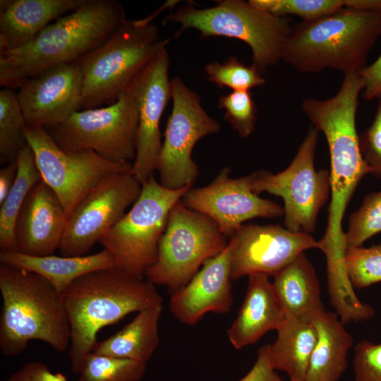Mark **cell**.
Listing matches in <instances>:
<instances>
[{"mask_svg": "<svg viewBox=\"0 0 381 381\" xmlns=\"http://www.w3.org/2000/svg\"><path fill=\"white\" fill-rule=\"evenodd\" d=\"M0 262L38 274L63 293L75 279L95 271L116 267L111 253L104 248L83 256H31L17 251L1 250Z\"/></svg>", "mask_w": 381, "mask_h": 381, "instance_id": "23", "label": "cell"}, {"mask_svg": "<svg viewBox=\"0 0 381 381\" xmlns=\"http://www.w3.org/2000/svg\"><path fill=\"white\" fill-rule=\"evenodd\" d=\"M358 73L363 83L362 98L370 101L381 96V54L373 63L366 65Z\"/></svg>", "mask_w": 381, "mask_h": 381, "instance_id": "39", "label": "cell"}, {"mask_svg": "<svg viewBox=\"0 0 381 381\" xmlns=\"http://www.w3.org/2000/svg\"><path fill=\"white\" fill-rule=\"evenodd\" d=\"M137 104L125 91L109 105L81 109L47 131L66 152L92 150L114 163H133L136 155Z\"/></svg>", "mask_w": 381, "mask_h": 381, "instance_id": "11", "label": "cell"}, {"mask_svg": "<svg viewBox=\"0 0 381 381\" xmlns=\"http://www.w3.org/2000/svg\"><path fill=\"white\" fill-rule=\"evenodd\" d=\"M82 85L75 62L56 65L25 80L17 96L26 125L48 130L81 110Z\"/></svg>", "mask_w": 381, "mask_h": 381, "instance_id": "18", "label": "cell"}, {"mask_svg": "<svg viewBox=\"0 0 381 381\" xmlns=\"http://www.w3.org/2000/svg\"><path fill=\"white\" fill-rule=\"evenodd\" d=\"M319 131L312 124L290 164L277 174L260 170L253 173L252 189L281 197L284 226L310 234L316 229L320 210L331 195L329 170H316L314 160Z\"/></svg>", "mask_w": 381, "mask_h": 381, "instance_id": "10", "label": "cell"}, {"mask_svg": "<svg viewBox=\"0 0 381 381\" xmlns=\"http://www.w3.org/2000/svg\"><path fill=\"white\" fill-rule=\"evenodd\" d=\"M228 242L212 219L189 209L180 200L169 214L156 261L145 273L146 279L155 286H167L172 294L207 260L222 253Z\"/></svg>", "mask_w": 381, "mask_h": 381, "instance_id": "8", "label": "cell"}, {"mask_svg": "<svg viewBox=\"0 0 381 381\" xmlns=\"http://www.w3.org/2000/svg\"><path fill=\"white\" fill-rule=\"evenodd\" d=\"M169 68L166 46L152 57L126 90L135 99L138 111L136 155L131 172L141 184L157 169L162 145L159 123L171 98Z\"/></svg>", "mask_w": 381, "mask_h": 381, "instance_id": "15", "label": "cell"}, {"mask_svg": "<svg viewBox=\"0 0 381 381\" xmlns=\"http://www.w3.org/2000/svg\"><path fill=\"white\" fill-rule=\"evenodd\" d=\"M26 121L17 93L12 89L0 91V161L9 163L17 159L26 144L24 128Z\"/></svg>", "mask_w": 381, "mask_h": 381, "instance_id": "29", "label": "cell"}, {"mask_svg": "<svg viewBox=\"0 0 381 381\" xmlns=\"http://www.w3.org/2000/svg\"><path fill=\"white\" fill-rule=\"evenodd\" d=\"M381 232V190L373 192L349 217L344 241L346 251L363 246V243Z\"/></svg>", "mask_w": 381, "mask_h": 381, "instance_id": "31", "label": "cell"}, {"mask_svg": "<svg viewBox=\"0 0 381 381\" xmlns=\"http://www.w3.org/2000/svg\"><path fill=\"white\" fill-rule=\"evenodd\" d=\"M381 37V12L344 8L291 29L282 60L301 73L359 72Z\"/></svg>", "mask_w": 381, "mask_h": 381, "instance_id": "5", "label": "cell"}, {"mask_svg": "<svg viewBox=\"0 0 381 381\" xmlns=\"http://www.w3.org/2000/svg\"><path fill=\"white\" fill-rule=\"evenodd\" d=\"M190 188H165L154 175L142 183L132 207L99 241L113 255L116 267L136 277L145 275L156 261L171 210Z\"/></svg>", "mask_w": 381, "mask_h": 381, "instance_id": "9", "label": "cell"}, {"mask_svg": "<svg viewBox=\"0 0 381 381\" xmlns=\"http://www.w3.org/2000/svg\"><path fill=\"white\" fill-rule=\"evenodd\" d=\"M268 275H249L243 302L227 330L228 339L236 349L256 343L271 330H277L287 315Z\"/></svg>", "mask_w": 381, "mask_h": 381, "instance_id": "21", "label": "cell"}, {"mask_svg": "<svg viewBox=\"0 0 381 381\" xmlns=\"http://www.w3.org/2000/svg\"><path fill=\"white\" fill-rule=\"evenodd\" d=\"M217 106L226 121L241 138L250 135L255 126L257 107L250 90H235L222 95Z\"/></svg>", "mask_w": 381, "mask_h": 381, "instance_id": "35", "label": "cell"}, {"mask_svg": "<svg viewBox=\"0 0 381 381\" xmlns=\"http://www.w3.org/2000/svg\"><path fill=\"white\" fill-rule=\"evenodd\" d=\"M66 221L60 200L42 180L31 189L17 216L16 251L31 256L52 255L59 248Z\"/></svg>", "mask_w": 381, "mask_h": 381, "instance_id": "20", "label": "cell"}, {"mask_svg": "<svg viewBox=\"0 0 381 381\" xmlns=\"http://www.w3.org/2000/svg\"><path fill=\"white\" fill-rule=\"evenodd\" d=\"M273 277L276 294L287 316L313 322L325 310L315 270L304 252Z\"/></svg>", "mask_w": 381, "mask_h": 381, "instance_id": "24", "label": "cell"}, {"mask_svg": "<svg viewBox=\"0 0 381 381\" xmlns=\"http://www.w3.org/2000/svg\"><path fill=\"white\" fill-rule=\"evenodd\" d=\"M167 43L156 25L126 20L103 44L75 62L83 78L81 109L114 103Z\"/></svg>", "mask_w": 381, "mask_h": 381, "instance_id": "6", "label": "cell"}, {"mask_svg": "<svg viewBox=\"0 0 381 381\" xmlns=\"http://www.w3.org/2000/svg\"><path fill=\"white\" fill-rule=\"evenodd\" d=\"M0 349L8 357L25 351L38 340L54 350L69 348L70 326L61 293L44 277L0 264Z\"/></svg>", "mask_w": 381, "mask_h": 381, "instance_id": "4", "label": "cell"}, {"mask_svg": "<svg viewBox=\"0 0 381 381\" xmlns=\"http://www.w3.org/2000/svg\"><path fill=\"white\" fill-rule=\"evenodd\" d=\"M353 365L354 381H381V343L358 342Z\"/></svg>", "mask_w": 381, "mask_h": 381, "instance_id": "36", "label": "cell"}, {"mask_svg": "<svg viewBox=\"0 0 381 381\" xmlns=\"http://www.w3.org/2000/svg\"><path fill=\"white\" fill-rule=\"evenodd\" d=\"M145 371V363L92 352L78 381H140Z\"/></svg>", "mask_w": 381, "mask_h": 381, "instance_id": "30", "label": "cell"}, {"mask_svg": "<svg viewBox=\"0 0 381 381\" xmlns=\"http://www.w3.org/2000/svg\"><path fill=\"white\" fill-rule=\"evenodd\" d=\"M173 107L168 119L157 166L159 183L177 190L191 187L199 175L192 159L193 147L202 138L218 133L220 123L201 105L200 96L179 77L171 80Z\"/></svg>", "mask_w": 381, "mask_h": 381, "instance_id": "13", "label": "cell"}, {"mask_svg": "<svg viewBox=\"0 0 381 381\" xmlns=\"http://www.w3.org/2000/svg\"><path fill=\"white\" fill-rule=\"evenodd\" d=\"M18 164L16 161L7 163L0 170V205L11 190L17 176Z\"/></svg>", "mask_w": 381, "mask_h": 381, "instance_id": "41", "label": "cell"}, {"mask_svg": "<svg viewBox=\"0 0 381 381\" xmlns=\"http://www.w3.org/2000/svg\"><path fill=\"white\" fill-rule=\"evenodd\" d=\"M142 184L131 170L116 174L95 187L68 217L59 248L62 256L87 255L140 196Z\"/></svg>", "mask_w": 381, "mask_h": 381, "instance_id": "14", "label": "cell"}, {"mask_svg": "<svg viewBox=\"0 0 381 381\" xmlns=\"http://www.w3.org/2000/svg\"><path fill=\"white\" fill-rule=\"evenodd\" d=\"M61 294L70 326L68 357L76 375L93 351L101 329L163 301L151 282L117 267L84 274Z\"/></svg>", "mask_w": 381, "mask_h": 381, "instance_id": "3", "label": "cell"}, {"mask_svg": "<svg viewBox=\"0 0 381 381\" xmlns=\"http://www.w3.org/2000/svg\"><path fill=\"white\" fill-rule=\"evenodd\" d=\"M270 344V361L274 370L284 372L291 381H305L318 334L313 322L287 316Z\"/></svg>", "mask_w": 381, "mask_h": 381, "instance_id": "27", "label": "cell"}, {"mask_svg": "<svg viewBox=\"0 0 381 381\" xmlns=\"http://www.w3.org/2000/svg\"><path fill=\"white\" fill-rule=\"evenodd\" d=\"M313 322L318 338L305 381H339L347 367L353 338L336 313L325 310Z\"/></svg>", "mask_w": 381, "mask_h": 381, "instance_id": "25", "label": "cell"}, {"mask_svg": "<svg viewBox=\"0 0 381 381\" xmlns=\"http://www.w3.org/2000/svg\"><path fill=\"white\" fill-rule=\"evenodd\" d=\"M24 135L34 152L42 180L56 193L67 218L95 187L132 169L131 162H111L92 150L64 151L42 127L26 125Z\"/></svg>", "mask_w": 381, "mask_h": 381, "instance_id": "12", "label": "cell"}, {"mask_svg": "<svg viewBox=\"0 0 381 381\" xmlns=\"http://www.w3.org/2000/svg\"><path fill=\"white\" fill-rule=\"evenodd\" d=\"M363 89L358 72L344 74L341 86L327 99L308 98L301 109L327 143L330 159L331 201L325 232L319 240L326 260H341L346 249L342 221L351 199L362 179L370 170L361 155L356 126L358 98Z\"/></svg>", "mask_w": 381, "mask_h": 381, "instance_id": "1", "label": "cell"}, {"mask_svg": "<svg viewBox=\"0 0 381 381\" xmlns=\"http://www.w3.org/2000/svg\"><path fill=\"white\" fill-rule=\"evenodd\" d=\"M345 8L363 11L381 12V0H345Z\"/></svg>", "mask_w": 381, "mask_h": 381, "instance_id": "42", "label": "cell"}, {"mask_svg": "<svg viewBox=\"0 0 381 381\" xmlns=\"http://www.w3.org/2000/svg\"><path fill=\"white\" fill-rule=\"evenodd\" d=\"M126 20L116 0H85L44 28L27 44L0 52V85L18 88L27 79L61 64L73 63L99 47Z\"/></svg>", "mask_w": 381, "mask_h": 381, "instance_id": "2", "label": "cell"}, {"mask_svg": "<svg viewBox=\"0 0 381 381\" xmlns=\"http://www.w3.org/2000/svg\"><path fill=\"white\" fill-rule=\"evenodd\" d=\"M231 278L264 274L274 276L299 254L319 249L310 234L291 231L279 224H243L229 238Z\"/></svg>", "mask_w": 381, "mask_h": 381, "instance_id": "17", "label": "cell"}, {"mask_svg": "<svg viewBox=\"0 0 381 381\" xmlns=\"http://www.w3.org/2000/svg\"><path fill=\"white\" fill-rule=\"evenodd\" d=\"M230 174L229 167L222 168L209 185L189 188L181 202L212 219L229 238L247 220L284 216L282 207L253 192V174L236 179Z\"/></svg>", "mask_w": 381, "mask_h": 381, "instance_id": "16", "label": "cell"}, {"mask_svg": "<svg viewBox=\"0 0 381 381\" xmlns=\"http://www.w3.org/2000/svg\"><path fill=\"white\" fill-rule=\"evenodd\" d=\"M16 181L0 207L1 250L16 251L14 227L18 212L33 186L42 181L34 152L26 144L17 156Z\"/></svg>", "mask_w": 381, "mask_h": 381, "instance_id": "28", "label": "cell"}, {"mask_svg": "<svg viewBox=\"0 0 381 381\" xmlns=\"http://www.w3.org/2000/svg\"><path fill=\"white\" fill-rule=\"evenodd\" d=\"M231 250L229 241L222 253L207 260L183 287L171 294L170 311L179 322L193 326L207 313L230 312Z\"/></svg>", "mask_w": 381, "mask_h": 381, "instance_id": "19", "label": "cell"}, {"mask_svg": "<svg viewBox=\"0 0 381 381\" xmlns=\"http://www.w3.org/2000/svg\"><path fill=\"white\" fill-rule=\"evenodd\" d=\"M345 265L353 288L363 289L381 282V244L348 250Z\"/></svg>", "mask_w": 381, "mask_h": 381, "instance_id": "34", "label": "cell"}, {"mask_svg": "<svg viewBox=\"0 0 381 381\" xmlns=\"http://www.w3.org/2000/svg\"><path fill=\"white\" fill-rule=\"evenodd\" d=\"M163 304L141 310L123 328L96 344L93 353L147 363L159 343Z\"/></svg>", "mask_w": 381, "mask_h": 381, "instance_id": "26", "label": "cell"}, {"mask_svg": "<svg viewBox=\"0 0 381 381\" xmlns=\"http://www.w3.org/2000/svg\"><path fill=\"white\" fill-rule=\"evenodd\" d=\"M254 6L276 16L294 15L313 20L345 8V0H250Z\"/></svg>", "mask_w": 381, "mask_h": 381, "instance_id": "33", "label": "cell"}, {"mask_svg": "<svg viewBox=\"0 0 381 381\" xmlns=\"http://www.w3.org/2000/svg\"><path fill=\"white\" fill-rule=\"evenodd\" d=\"M276 373L270 361V344H266L258 349L252 368L238 381H270Z\"/></svg>", "mask_w": 381, "mask_h": 381, "instance_id": "40", "label": "cell"}, {"mask_svg": "<svg viewBox=\"0 0 381 381\" xmlns=\"http://www.w3.org/2000/svg\"><path fill=\"white\" fill-rule=\"evenodd\" d=\"M204 71L207 79L219 88L228 87L232 91L250 90L265 83V79L254 64L246 65L235 57H230L224 63L207 64Z\"/></svg>", "mask_w": 381, "mask_h": 381, "instance_id": "32", "label": "cell"}, {"mask_svg": "<svg viewBox=\"0 0 381 381\" xmlns=\"http://www.w3.org/2000/svg\"><path fill=\"white\" fill-rule=\"evenodd\" d=\"M166 20L180 24L177 35L193 28L202 37H226L244 42L251 49L253 64L262 74L282 60L292 29L285 17L242 0L219 1L217 6L205 8L188 4L171 13Z\"/></svg>", "mask_w": 381, "mask_h": 381, "instance_id": "7", "label": "cell"}, {"mask_svg": "<svg viewBox=\"0 0 381 381\" xmlns=\"http://www.w3.org/2000/svg\"><path fill=\"white\" fill-rule=\"evenodd\" d=\"M6 381H68L67 377L54 373L42 361H30L13 373Z\"/></svg>", "mask_w": 381, "mask_h": 381, "instance_id": "38", "label": "cell"}, {"mask_svg": "<svg viewBox=\"0 0 381 381\" xmlns=\"http://www.w3.org/2000/svg\"><path fill=\"white\" fill-rule=\"evenodd\" d=\"M85 0H1L0 52L21 47Z\"/></svg>", "mask_w": 381, "mask_h": 381, "instance_id": "22", "label": "cell"}, {"mask_svg": "<svg viewBox=\"0 0 381 381\" xmlns=\"http://www.w3.org/2000/svg\"><path fill=\"white\" fill-rule=\"evenodd\" d=\"M270 381H286L280 378L277 373H276L274 377L270 380ZM291 381V380H288Z\"/></svg>", "mask_w": 381, "mask_h": 381, "instance_id": "43", "label": "cell"}, {"mask_svg": "<svg viewBox=\"0 0 381 381\" xmlns=\"http://www.w3.org/2000/svg\"><path fill=\"white\" fill-rule=\"evenodd\" d=\"M377 100L373 121L359 135V145L361 155L370 174L381 178V96Z\"/></svg>", "mask_w": 381, "mask_h": 381, "instance_id": "37", "label": "cell"}]
</instances>
